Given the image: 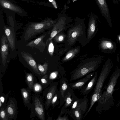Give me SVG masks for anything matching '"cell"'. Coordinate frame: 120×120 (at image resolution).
I'll return each instance as SVG.
<instances>
[{"label":"cell","instance_id":"obj_23","mask_svg":"<svg viewBox=\"0 0 120 120\" xmlns=\"http://www.w3.org/2000/svg\"><path fill=\"white\" fill-rule=\"evenodd\" d=\"M87 95L84 96L83 98L81 99L80 103L78 106L80 108L82 115L85 114L87 111L88 103V99L87 98Z\"/></svg>","mask_w":120,"mask_h":120},{"label":"cell","instance_id":"obj_30","mask_svg":"<svg viewBox=\"0 0 120 120\" xmlns=\"http://www.w3.org/2000/svg\"><path fill=\"white\" fill-rule=\"evenodd\" d=\"M41 84L38 82H34L32 90L34 93L39 94L42 91L43 88Z\"/></svg>","mask_w":120,"mask_h":120},{"label":"cell","instance_id":"obj_20","mask_svg":"<svg viewBox=\"0 0 120 120\" xmlns=\"http://www.w3.org/2000/svg\"><path fill=\"white\" fill-rule=\"evenodd\" d=\"M31 92L27 88H22L21 89V93L24 106L30 110L32 105L31 103Z\"/></svg>","mask_w":120,"mask_h":120},{"label":"cell","instance_id":"obj_5","mask_svg":"<svg viewBox=\"0 0 120 120\" xmlns=\"http://www.w3.org/2000/svg\"><path fill=\"white\" fill-rule=\"evenodd\" d=\"M32 103L30 110L31 112H34L40 120H45V106L42 99L39 94L35 93L32 95Z\"/></svg>","mask_w":120,"mask_h":120},{"label":"cell","instance_id":"obj_21","mask_svg":"<svg viewBox=\"0 0 120 120\" xmlns=\"http://www.w3.org/2000/svg\"><path fill=\"white\" fill-rule=\"evenodd\" d=\"M0 4L3 7L17 13H20L21 10L17 6L6 0H0Z\"/></svg>","mask_w":120,"mask_h":120},{"label":"cell","instance_id":"obj_6","mask_svg":"<svg viewBox=\"0 0 120 120\" xmlns=\"http://www.w3.org/2000/svg\"><path fill=\"white\" fill-rule=\"evenodd\" d=\"M58 81L53 82L45 89L43 95L46 100L44 104L45 108L46 110L48 109L51 106L52 100L58 89Z\"/></svg>","mask_w":120,"mask_h":120},{"label":"cell","instance_id":"obj_26","mask_svg":"<svg viewBox=\"0 0 120 120\" xmlns=\"http://www.w3.org/2000/svg\"><path fill=\"white\" fill-rule=\"evenodd\" d=\"M60 96L59 91L58 90V89H57L51 102V105L53 109L56 106L59 104Z\"/></svg>","mask_w":120,"mask_h":120},{"label":"cell","instance_id":"obj_27","mask_svg":"<svg viewBox=\"0 0 120 120\" xmlns=\"http://www.w3.org/2000/svg\"><path fill=\"white\" fill-rule=\"evenodd\" d=\"M38 70L42 76L47 74L48 68V64L45 62L42 65L40 64L38 65Z\"/></svg>","mask_w":120,"mask_h":120},{"label":"cell","instance_id":"obj_22","mask_svg":"<svg viewBox=\"0 0 120 120\" xmlns=\"http://www.w3.org/2000/svg\"><path fill=\"white\" fill-rule=\"evenodd\" d=\"M96 19L95 18L92 17L90 19L87 31V38L90 39L96 31Z\"/></svg>","mask_w":120,"mask_h":120},{"label":"cell","instance_id":"obj_24","mask_svg":"<svg viewBox=\"0 0 120 120\" xmlns=\"http://www.w3.org/2000/svg\"><path fill=\"white\" fill-rule=\"evenodd\" d=\"M25 74L26 81L28 86L27 88L31 91L34 82V77L31 73L26 72Z\"/></svg>","mask_w":120,"mask_h":120},{"label":"cell","instance_id":"obj_34","mask_svg":"<svg viewBox=\"0 0 120 120\" xmlns=\"http://www.w3.org/2000/svg\"><path fill=\"white\" fill-rule=\"evenodd\" d=\"M65 35L62 33L57 35L53 38L54 41L57 42H60L64 40L65 38Z\"/></svg>","mask_w":120,"mask_h":120},{"label":"cell","instance_id":"obj_2","mask_svg":"<svg viewBox=\"0 0 120 120\" xmlns=\"http://www.w3.org/2000/svg\"><path fill=\"white\" fill-rule=\"evenodd\" d=\"M113 67L111 60L108 59L104 64L97 79L93 92L90 98V106L87 110L90 112L94 103L99 99L102 94V89L104 82Z\"/></svg>","mask_w":120,"mask_h":120},{"label":"cell","instance_id":"obj_15","mask_svg":"<svg viewBox=\"0 0 120 120\" xmlns=\"http://www.w3.org/2000/svg\"><path fill=\"white\" fill-rule=\"evenodd\" d=\"M9 43L6 37L3 35L1 39L0 53L2 64H5L8 53Z\"/></svg>","mask_w":120,"mask_h":120},{"label":"cell","instance_id":"obj_18","mask_svg":"<svg viewBox=\"0 0 120 120\" xmlns=\"http://www.w3.org/2000/svg\"><path fill=\"white\" fill-rule=\"evenodd\" d=\"M82 31L81 27L79 26H76L70 30L68 36V42L70 44H73L81 35Z\"/></svg>","mask_w":120,"mask_h":120},{"label":"cell","instance_id":"obj_19","mask_svg":"<svg viewBox=\"0 0 120 120\" xmlns=\"http://www.w3.org/2000/svg\"><path fill=\"white\" fill-rule=\"evenodd\" d=\"M98 74L96 72L92 78L88 83L80 90L81 93L84 96L87 95L95 86L97 80Z\"/></svg>","mask_w":120,"mask_h":120},{"label":"cell","instance_id":"obj_37","mask_svg":"<svg viewBox=\"0 0 120 120\" xmlns=\"http://www.w3.org/2000/svg\"><path fill=\"white\" fill-rule=\"evenodd\" d=\"M117 41L118 42H119L120 45V34L117 35Z\"/></svg>","mask_w":120,"mask_h":120},{"label":"cell","instance_id":"obj_36","mask_svg":"<svg viewBox=\"0 0 120 120\" xmlns=\"http://www.w3.org/2000/svg\"><path fill=\"white\" fill-rule=\"evenodd\" d=\"M69 110L66 111L64 115L63 116L58 117L56 119V120H69V118L68 116V113Z\"/></svg>","mask_w":120,"mask_h":120},{"label":"cell","instance_id":"obj_1","mask_svg":"<svg viewBox=\"0 0 120 120\" xmlns=\"http://www.w3.org/2000/svg\"><path fill=\"white\" fill-rule=\"evenodd\" d=\"M120 76V69L117 66L101 97L97 101L96 110L99 114L109 109L114 105L115 100L113 94L114 88Z\"/></svg>","mask_w":120,"mask_h":120},{"label":"cell","instance_id":"obj_33","mask_svg":"<svg viewBox=\"0 0 120 120\" xmlns=\"http://www.w3.org/2000/svg\"><path fill=\"white\" fill-rule=\"evenodd\" d=\"M2 95H0V108L2 107L4 108V105H5L6 102L7 100V96H6L3 94H2Z\"/></svg>","mask_w":120,"mask_h":120},{"label":"cell","instance_id":"obj_29","mask_svg":"<svg viewBox=\"0 0 120 120\" xmlns=\"http://www.w3.org/2000/svg\"><path fill=\"white\" fill-rule=\"evenodd\" d=\"M81 99H79L76 97L74 99L72 104L71 106L70 110H69L68 115H70L71 113L76 108L78 107Z\"/></svg>","mask_w":120,"mask_h":120},{"label":"cell","instance_id":"obj_9","mask_svg":"<svg viewBox=\"0 0 120 120\" xmlns=\"http://www.w3.org/2000/svg\"><path fill=\"white\" fill-rule=\"evenodd\" d=\"M100 46L102 52L107 53H114L117 48L116 44L115 42L110 39L105 38L101 39Z\"/></svg>","mask_w":120,"mask_h":120},{"label":"cell","instance_id":"obj_25","mask_svg":"<svg viewBox=\"0 0 120 120\" xmlns=\"http://www.w3.org/2000/svg\"><path fill=\"white\" fill-rule=\"evenodd\" d=\"M70 116L75 120H81L83 118L81 110L79 107H77L70 113Z\"/></svg>","mask_w":120,"mask_h":120},{"label":"cell","instance_id":"obj_4","mask_svg":"<svg viewBox=\"0 0 120 120\" xmlns=\"http://www.w3.org/2000/svg\"><path fill=\"white\" fill-rule=\"evenodd\" d=\"M101 56L94 60L81 65L71 73L70 81L80 79L91 73L95 72L101 61Z\"/></svg>","mask_w":120,"mask_h":120},{"label":"cell","instance_id":"obj_14","mask_svg":"<svg viewBox=\"0 0 120 120\" xmlns=\"http://www.w3.org/2000/svg\"><path fill=\"white\" fill-rule=\"evenodd\" d=\"M4 28L9 46L11 50L13 51L15 48V39L14 28L11 27H8L4 25Z\"/></svg>","mask_w":120,"mask_h":120},{"label":"cell","instance_id":"obj_35","mask_svg":"<svg viewBox=\"0 0 120 120\" xmlns=\"http://www.w3.org/2000/svg\"><path fill=\"white\" fill-rule=\"evenodd\" d=\"M54 49V46L51 40L49 43L48 47V51L51 55L52 56L53 55Z\"/></svg>","mask_w":120,"mask_h":120},{"label":"cell","instance_id":"obj_32","mask_svg":"<svg viewBox=\"0 0 120 120\" xmlns=\"http://www.w3.org/2000/svg\"><path fill=\"white\" fill-rule=\"evenodd\" d=\"M0 118L2 120H8L9 118L5 110V108L2 107L0 110Z\"/></svg>","mask_w":120,"mask_h":120},{"label":"cell","instance_id":"obj_17","mask_svg":"<svg viewBox=\"0 0 120 120\" xmlns=\"http://www.w3.org/2000/svg\"><path fill=\"white\" fill-rule=\"evenodd\" d=\"M64 26V22L62 20H59L55 24L51 30L49 37L46 41V45L56 36L63 30Z\"/></svg>","mask_w":120,"mask_h":120},{"label":"cell","instance_id":"obj_10","mask_svg":"<svg viewBox=\"0 0 120 120\" xmlns=\"http://www.w3.org/2000/svg\"><path fill=\"white\" fill-rule=\"evenodd\" d=\"M46 34L47 33H44L39 37L27 43L26 46L32 48H37L43 52L46 45V43L43 41L44 39Z\"/></svg>","mask_w":120,"mask_h":120},{"label":"cell","instance_id":"obj_38","mask_svg":"<svg viewBox=\"0 0 120 120\" xmlns=\"http://www.w3.org/2000/svg\"><path fill=\"white\" fill-rule=\"evenodd\" d=\"M49 1L50 2H52L53 1V0H49Z\"/></svg>","mask_w":120,"mask_h":120},{"label":"cell","instance_id":"obj_31","mask_svg":"<svg viewBox=\"0 0 120 120\" xmlns=\"http://www.w3.org/2000/svg\"><path fill=\"white\" fill-rule=\"evenodd\" d=\"M39 81L45 89L49 85L48 82V75L47 74L42 76Z\"/></svg>","mask_w":120,"mask_h":120},{"label":"cell","instance_id":"obj_11","mask_svg":"<svg viewBox=\"0 0 120 120\" xmlns=\"http://www.w3.org/2000/svg\"><path fill=\"white\" fill-rule=\"evenodd\" d=\"M60 103L58 109L60 108L64 104V94L67 90L70 87L68 80L65 76L62 77L60 80Z\"/></svg>","mask_w":120,"mask_h":120},{"label":"cell","instance_id":"obj_16","mask_svg":"<svg viewBox=\"0 0 120 120\" xmlns=\"http://www.w3.org/2000/svg\"><path fill=\"white\" fill-rule=\"evenodd\" d=\"M15 99L11 98L10 99L5 108V110L8 115L9 120L14 119L17 115V108Z\"/></svg>","mask_w":120,"mask_h":120},{"label":"cell","instance_id":"obj_3","mask_svg":"<svg viewBox=\"0 0 120 120\" xmlns=\"http://www.w3.org/2000/svg\"><path fill=\"white\" fill-rule=\"evenodd\" d=\"M55 22L50 19L42 22L29 23L25 28L23 35L24 40L28 41L54 26Z\"/></svg>","mask_w":120,"mask_h":120},{"label":"cell","instance_id":"obj_13","mask_svg":"<svg viewBox=\"0 0 120 120\" xmlns=\"http://www.w3.org/2000/svg\"><path fill=\"white\" fill-rule=\"evenodd\" d=\"M95 72H92L86 75L83 78L75 82L69 83L70 87L73 90H80L86 85L87 82L92 78Z\"/></svg>","mask_w":120,"mask_h":120},{"label":"cell","instance_id":"obj_28","mask_svg":"<svg viewBox=\"0 0 120 120\" xmlns=\"http://www.w3.org/2000/svg\"><path fill=\"white\" fill-rule=\"evenodd\" d=\"M79 51L78 49H72L69 51L64 58L63 60L66 61L69 60L73 57Z\"/></svg>","mask_w":120,"mask_h":120},{"label":"cell","instance_id":"obj_8","mask_svg":"<svg viewBox=\"0 0 120 120\" xmlns=\"http://www.w3.org/2000/svg\"><path fill=\"white\" fill-rule=\"evenodd\" d=\"M76 97L74 93L73 90L70 87L64 94V104L62 107L60 112L58 116H62L66 111L69 110L67 108L71 107L74 99Z\"/></svg>","mask_w":120,"mask_h":120},{"label":"cell","instance_id":"obj_39","mask_svg":"<svg viewBox=\"0 0 120 120\" xmlns=\"http://www.w3.org/2000/svg\"></svg>","mask_w":120,"mask_h":120},{"label":"cell","instance_id":"obj_7","mask_svg":"<svg viewBox=\"0 0 120 120\" xmlns=\"http://www.w3.org/2000/svg\"><path fill=\"white\" fill-rule=\"evenodd\" d=\"M21 56L28 65V67L32 73L35 75L40 81L42 76L39 71L36 62L32 55L29 53L22 52Z\"/></svg>","mask_w":120,"mask_h":120},{"label":"cell","instance_id":"obj_12","mask_svg":"<svg viewBox=\"0 0 120 120\" xmlns=\"http://www.w3.org/2000/svg\"><path fill=\"white\" fill-rule=\"evenodd\" d=\"M102 15L106 19L111 27H112L111 20L109 11L106 0H96Z\"/></svg>","mask_w":120,"mask_h":120}]
</instances>
